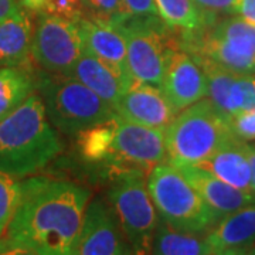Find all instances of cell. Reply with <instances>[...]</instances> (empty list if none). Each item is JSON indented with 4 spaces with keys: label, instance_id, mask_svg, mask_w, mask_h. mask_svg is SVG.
Returning <instances> with one entry per match:
<instances>
[{
    "label": "cell",
    "instance_id": "cell-1",
    "mask_svg": "<svg viewBox=\"0 0 255 255\" xmlns=\"http://www.w3.org/2000/svg\"><path fill=\"white\" fill-rule=\"evenodd\" d=\"M91 191L77 183L46 176L20 180L17 209L0 251L23 248L37 255H77Z\"/></svg>",
    "mask_w": 255,
    "mask_h": 255
},
{
    "label": "cell",
    "instance_id": "cell-2",
    "mask_svg": "<svg viewBox=\"0 0 255 255\" xmlns=\"http://www.w3.org/2000/svg\"><path fill=\"white\" fill-rule=\"evenodd\" d=\"M63 142L47 118L40 95L31 94L0 121V172L24 179L61 153Z\"/></svg>",
    "mask_w": 255,
    "mask_h": 255
},
{
    "label": "cell",
    "instance_id": "cell-3",
    "mask_svg": "<svg viewBox=\"0 0 255 255\" xmlns=\"http://www.w3.org/2000/svg\"><path fill=\"white\" fill-rule=\"evenodd\" d=\"M179 44L199 64L255 75V23L241 16H227L199 31L180 33Z\"/></svg>",
    "mask_w": 255,
    "mask_h": 255
},
{
    "label": "cell",
    "instance_id": "cell-4",
    "mask_svg": "<svg viewBox=\"0 0 255 255\" xmlns=\"http://www.w3.org/2000/svg\"><path fill=\"white\" fill-rule=\"evenodd\" d=\"M236 139L228 119L209 98L180 111L164 129L167 157L173 166L201 163Z\"/></svg>",
    "mask_w": 255,
    "mask_h": 255
},
{
    "label": "cell",
    "instance_id": "cell-5",
    "mask_svg": "<svg viewBox=\"0 0 255 255\" xmlns=\"http://www.w3.org/2000/svg\"><path fill=\"white\" fill-rule=\"evenodd\" d=\"M37 90L47 118L65 135H77L117 117L111 105L70 75L37 71Z\"/></svg>",
    "mask_w": 255,
    "mask_h": 255
},
{
    "label": "cell",
    "instance_id": "cell-6",
    "mask_svg": "<svg viewBox=\"0 0 255 255\" xmlns=\"http://www.w3.org/2000/svg\"><path fill=\"white\" fill-rule=\"evenodd\" d=\"M146 186L159 220L169 227L184 233L207 234L220 221L173 164H156L147 173Z\"/></svg>",
    "mask_w": 255,
    "mask_h": 255
},
{
    "label": "cell",
    "instance_id": "cell-7",
    "mask_svg": "<svg viewBox=\"0 0 255 255\" xmlns=\"http://www.w3.org/2000/svg\"><path fill=\"white\" fill-rule=\"evenodd\" d=\"M115 26L124 33L127 41L128 65L132 78L160 88L170 58L180 48L173 30L160 17L127 16Z\"/></svg>",
    "mask_w": 255,
    "mask_h": 255
},
{
    "label": "cell",
    "instance_id": "cell-8",
    "mask_svg": "<svg viewBox=\"0 0 255 255\" xmlns=\"http://www.w3.org/2000/svg\"><path fill=\"white\" fill-rule=\"evenodd\" d=\"M145 174L124 170L112 176L108 200L135 255H149L159 216L147 191Z\"/></svg>",
    "mask_w": 255,
    "mask_h": 255
},
{
    "label": "cell",
    "instance_id": "cell-9",
    "mask_svg": "<svg viewBox=\"0 0 255 255\" xmlns=\"http://www.w3.org/2000/svg\"><path fill=\"white\" fill-rule=\"evenodd\" d=\"M84 51L77 23L41 14L33 31L31 57L46 73L68 75Z\"/></svg>",
    "mask_w": 255,
    "mask_h": 255
},
{
    "label": "cell",
    "instance_id": "cell-10",
    "mask_svg": "<svg viewBox=\"0 0 255 255\" xmlns=\"http://www.w3.org/2000/svg\"><path fill=\"white\" fill-rule=\"evenodd\" d=\"M167 156L164 129L146 127L117 117L114 155L108 173L139 170L149 173Z\"/></svg>",
    "mask_w": 255,
    "mask_h": 255
},
{
    "label": "cell",
    "instance_id": "cell-11",
    "mask_svg": "<svg viewBox=\"0 0 255 255\" xmlns=\"http://www.w3.org/2000/svg\"><path fill=\"white\" fill-rule=\"evenodd\" d=\"M77 255H135L110 200L101 196L87 204Z\"/></svg>",
    "mask_w": 255,
    "mask_h": 255
},
{
    "label": "cell",
    "instance_id": "cell-12",
    "mask_svg": "<svg viewBox=\"0 0 255 255\" xmlns=\"http://www.w3.org/2000/svg\"><path fill=\"white\" fill-rule=\"evenodd\" d=\"M114 111L121 119L157 129H166L177 115L160 88L135 80L129 84Z\"/></svg>",
    "mask_w": 255,
    "mask_h": 255
},
{
    "label": "cell",
    "instance_id": "cell-13",
    "mask_svg": "<svg viewBox=\"0 0 255 255\" xmlns=\"http://www.w3.org/2000/svg\"><path fill=\"white\" fill-rule=\"evenodd\" d=\"M160 90L179 114L207 97V77L194 57L179 48L170 58Z\"/></svg>",
    "mask_w": 255,
    "mask_h": 255
},
{
    "label": "cell",
    "instance_id": "cell-14",
    "mask_svg": "<svg viewBox=\"0 0 255 255\" xmlns=\"http://www.w3.org/2000/svg\"><path fill=\"white\" fill-rule=\"evenodd\" d=\"M84 50L117 73L127 85L133 81L128 65L127 41L115 24L82 17L77 21Z\"/></svg>",
    "mask_w": 255,
    "mask_h": 255
},
{
    "label": "cell",
    "instance_id": "cell-15",
    "mask_svg": "<svg viewBox=\"0 0 255 255\" xmlns=\"http://www.w3.org/2000/svg\"><path fill=\"white\" fill-rule=\"evenodd\" d=\"M207 77V97L226 118L255 110V75L234 74L200 64Z\"/></svg>",
    "mask_w": 255,
    "mask_h": 255
},
{
    "label": "cell",
    "instance_id": "cell-16",
    "mask_svg": "<svg viewBox=\"0 0 255 255\" xmlns=\"http://www.w3.org/2000/svg\"><path fill=\"white\" fill-rule=\"evenodd\" d=\"M174 167L179 169V172L186 177V180L194 187V190L200 194L201 199L220 220L255 203V197L251 193L238 190L200 166L180 164Z\"/></svg>",
    "mask_w": 255,
    "mask_h": 255
},
{
    "label": "cell",
    "instance_id": "cell-17",
    "mask_svg": "<svg viewBox=\"0 0 255 255\" xmlns=\"http://www.w3.org/2000/svg\"><path fill=\"white\" fill-rule=\"evenodd\" d=\"M213 254L247 250L255 243V203L221 219L206 234Z\"/></svg>",
    "mask_w": 255,
    "mask_h": 255
},
{
    "label": "cell",
    "instance_id": "cell-18",
    "mask_svg": "<svg viewBox=\"0 0 255 255\" xmlns=\"http://www.w3.org/2000/svg\"><path fill=\"white\" fill-rule=\"evenodd\" d=\"M33 21L26 10L0 23V67L34 68Z\"/></svg>",
    "mask_w": 255,
    "mask_h": 255
},
{
    "label": "cell",
    "instance_id": "cell-19",
    "mask_svg": "<svg viewBox=\"0 0 255 255\" xmlns=\"http://www.w3.org/2000/svg\"><path fill=\"white\" fill-rule=\"evenodd\" d=\"M68 75L84 84L112 108H115L125 90L129 87L108 65L85 50L74 64Z\"/></svg>",
    "mask_w": 255,
    "mask_h": 255
},
{
    "label": "cell",
    "instance_id": "cell-20",
    "mask_svg": "<svg viewBox=\"0 0 255 255\" xmlns=\"http://www.w3.org/2000/svg\"><path fill=\"white\" fill-rule=\"evenodd\" d=\"M244 140L236 139L201 163L196 164L217 176L238 190L251 193V166L248 162ZM254 196V194H253ZM255 197V196H254Z\"/></svg>",
    "mask_w": 255,
    "mask_h": 255
},
{
    "label": "cell",
    "instance_id": "cell-21",
    "mask_svg": "<svg viewBox=\"0 0 255 255\" xmlns=\"http://www.w3.org/2000/svg\"><path fill=\"white\" fill-rule=\"evenodd\" d=\"M149 255H214L206 234L184 233L159 220Z\"/></svg>",
    "mask_w": 255,
    "mask_h": 255
},
{
    "label": "cell",
    "instance_id": "cell-22",
    "mask_svg": "<svg viewBox=\"0 0 255 255\" xmlns=\"http://www.w3.org/2000/svg\"><path fill=\"white\" fill-rule=\"evenodd\" d=\"M36 90V68L0 67V121L17 110Z\"/></svg>",
    "mask_w": 255,
    "mask_h": 255
},
{
    "label": "cell",
    "instance_id": "cell-23",
    "mask_svg": "<svg viewBox=\"0 0 255 255\" xmlns=\"http://www.w3.org/2000/svg\"><path fill=\"white\" fill-rule=\"evenodd\" d=\"M115 124L117 117L77 133V149L84 162L92 164L111 163L114 155Z\"/></svg>",
    "mask_w": 255,
    "mask_h": 255
},
{
    "label": "cell",
    "instance_id": "cell-24",
    "mask_svg": "<svg viewBox=\"0 0 255 255\" xmlns=\"http://www.w3.org/2000/svg\"><path fill=\"white\" fill-rule=\"evenodd\" d=\"M155 3L160 18L173 31L194 33L214 23L196 7L193 0H155Z\"/></svg>",
    "mask_w": 255,
    "mask_h": 255
},
{
    "label": "cell",
    "instance_id": "cell-25",
    "mask_svg": "<svg viewBox=\"0 0 255 255\" xmlns=\"http://www.w3.org/2000/svg\"><path fill=\"white\" fill-rule=\"evenodd\" d=\"M20 179L0 172V238L4 236L17 209Z\"/></svg>",
    "mask_w": 255,
    "mask_h": 255
},
{
    "label": "cell",
    "instance_id": "cell-26",
    "mask_svg": "<svg viewBox=\"0 0 255 255\" xmlns=\"http://www.w3.org/2000/svg\"><path fill=\"white\" fill-rule=\"evenodd\" d=\"M84 17L118 24L129 16L122 0H82Z\"/></svg>",
    "mask_w": 255,
    "mask_h": 255
},
{
    "label": "cell",
    "instance_id": "cell-27",
    "mask_svg": "<svg viewBox=\"0 0 255 255\" xmlns=\"http://www.w3.org/2000/svg\"><path fill=\"white\" fill-rule=\"evenodd\" d=\"M241 0H193L196 7L206 17L216 21L220 16H234L240 9Z\"/></svg>",
    "mask_w": 255,
    "mask_h": 255
},
{
    "label": "cell",
    "instance_id": "cell-28",
    "mask_svg": "<svg viewBox=\"0 0 255 255\" xmlns=\"http://www.w3.org/2000/svg\"><path fill=\"white\" fill-rule=\"evenodd\" d=\"M43 10L47 14L67 18L74 23L84 17L82 0H46Z\"/></svg>",
    "mask_w": 255,
    "mask_h": 255
},
{
    "label": "cell",
    "instance_id": "cell-29",
    "mask_svg": "<svg viewBox=\"0 0 255 255\" xmlns=\"http://www.w3.org/2000/svg\"><path fill=\"white\" fill-rule=\"evenodd\" d=\"M233 133L240 140H255V110L244 111L228 118Z\"/></svg>",
    "mask_w": 255,
    "mask_h": 255
},
{
    "label": "cell",
    "instance_id": "cell-30",
    "mask_svg": "<svg viewBox=\"0 0 255 255\" xmlns=\"http://www.w3.org/2000/svg\"><path fill=\"white\" fill-rule=\"evenodd\" d=\"M128 14L133 17H160L155 0H122Z\"/></svg>",
    "mask_w": 255,
    "mask_h": 255
},
{
    "label": "cell",
    "instance_id": "cell-31",
    "mask_svg": "<svg viewBox=\"0 0 255 255\" xmlns=\"http://www.w3.org/2000/svg\"><path fill=\"white\" fill-rule=\"evenodd\" d=\"M23 9L18 0H0V23L16 16Z\"/></svg>",
    "mask_w": 255,
    "mask_h": 255
},
{
    "label": "cell",
    "instance_id": "cell-32",
    "mask_svg": "<svg viewBox=\"0 0 255 255\" xmlns=\"http://www.w3.org/2000/svg\"><path fill=\"white\" fill-rule=\"evenodd\" d=\"M238 16L244 17L251 23H255V0H241Z\"/></svg>",
    "mask_w": 255,
    "mask_h": 255
},
{
    "label": "cell",
    "instance_id": "cell-33",
    "mask_svg": "<svg viewBox=\"0 0 255 255\" xmlns=\"http://www.w3.org/2000/svg\"><path fill=\"white\" fill-rule=\"evenodd\" d=\"M246 152L251 166V191L255 196V146L246 143Z\"/></svg>",
    "mask_w": 255,
    "mask_h": 255
},
{
    "label": "cell",
    "instance_id": "cell-34",
    "mask_svg": "<svg viewBox=\"0 0 255 255\" xmlns=\"http://www.w3.org/2000/svg\"><path fill=\"white\" fill-rule=\"evenodd\" d=\"M0 255H37L28 250H23V248H7L0 251Z\"/></svg>",
    "mask_w": 255,
    "mask_h": 255
},
{
    "label": "cell",
    "instance_id": "cell-35",
    "mask_svg": "<svg viewBox=\"0 0 255 255\" xmlns=\"http://www.w3.org/2000/svg\"><path fill=\"white\" fill-rule=\"evenodd\" d=\"M23 3L27 6L28 9L40 10V9H43V6H44L46 0H23Z\"/></svg>",
    "mask_w": 255,
    "mask_h": 255
},
{
    "label": "cell",
    "instance_id": "cell-36",
    "mask_svg": "<svg viewBox=\"0 0 255 255\" xmlns=\"http://www.w3.org/2000/svg\"><path fill=\"white\" fill-rule=\"evenodd\" d=\"M220 255H251L248 253V250H234V251H226Z\"/></svg>",
    "mask_w": 255,
    "mask_h": 255
},
{
    "label": "cell",
    "instance_id": "cell-37",
    "mask_svg": "<svg viewBox=\"0 0 255 255\" xmlns=\"http://www.w3.org/2000/svg\"><path fill=\"white\" fill-rule=\"evenodd\" d=\"M247 250H248V253H250L251 255H255V243L253 244V246L250 247V248H247Z\"/></svg>",
    "mask_w": 255,
    "mask_h": 255
}]
</instances>
